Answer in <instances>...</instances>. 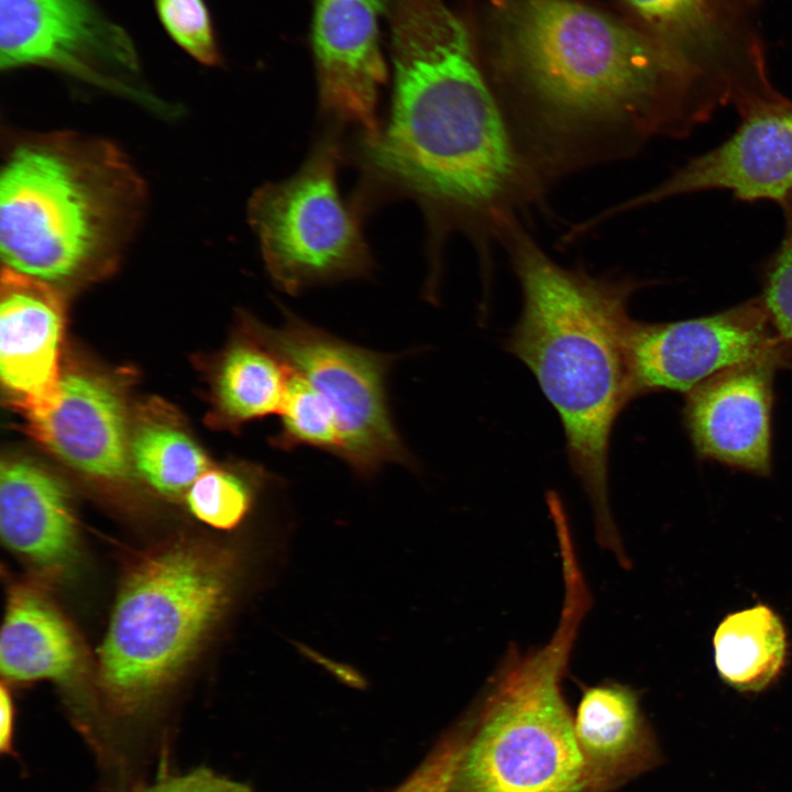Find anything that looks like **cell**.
<instances>
[{
	"label": "cell",
	"instance_id": "obj_1",
	"mask_svg": "<svg viewBox=\"0 0 792 792\" xmlns=\"http://www.w3.org/2000/svg\"><path fill=\"white\" fill-rule=\"evenodd\" d=\"M498 67L513 87L506 120L539 180L681 138L726 107L718 85L642 28L579 0H505Z\"/></svg>",
	"mask_w": 792,
	"mask_h": 792
},
{
	"label": "cell",
	"instance_id": "obj_2",
	"mask_svg": "<svg viewBox=\"0 0 792 792\" xmlns=\"http://www.w3.org/2000/svg\"><path fill=\"white\" fill-rule=\"evenodd\" d=\"M392 9L391 114L362 141L363 164L375 183L417 200L433 229L499 234L537 183L470 33L442 0H393Z\"/></svg>",
	"mask_w": 792,
	"mask_h": 792
},
{
	"label": "cell",
	"instance_id": "obj_3",
	"mask_svg": "<svg viewBox=\"0 0 792 792\" xmlns=\"http://www.w3.org/2000/svg\"><path fill=\"white\" fill-rule=\"evenodd\" d=\"M521 289V311L504 345L535 376L556 409L570 466L585 492L596 537L626 558L609 506V449L622 411L634 400L627 332L629 300L644 286L594 276L552 261L514 222L501 234Z\"/></svg>",
	"mask_w": 792,
	"mask_h": 792
},
{
	"label": "cell",
	"instance_id": "obj_4",
	"mask_svg": "<svg viewBox=\"0 0 792 792\" xmlns=\"http://www.w3.org/2000/svg\"><path fill=\"white\" fill-rule=\"evenodd\" d=\"M144 195L107 141L70 132L14 140L0 175L4 266L56 287L105 275L123 255Z\"/></svg>",
	"mask_w": 792,
	"mask_h": 792
},
{
	"label": "cell",
	"instance_id": "obj_5",
	"mask_svg": "<svg viewBox=\"0 0 792 792\" xmlns=\"http://www.w3.org/2000/svg\"><path fill=\"white\" fill-rule=\"evenodd\" d=\"M564 595L550 640L509 649L463 721L451 792H581L582 760L561 689L591 594L576 552L561 554Z\"/></svg>",
	"mask_w": 792,
	"mask_h": 792
},
{
	"label": "cell",
	"instance_id": "obj_6",
	"mask_svg": "<svg viewBox=\"0 0 792 792\" xmlns=\"http://www.w3.org/2000/svg\"><path fill=\"white\" fill-rule=\"evenodd\" d=\"M235 572L230 553L191 543L134 568L99 651V683L113 705L139 707L177 675L228 607Z\"/></svg>",
	"mask_w": 792,
	"mask_h": 792
},
{
	"label": "cell",
	"instance_id": "obj_7",
	"mask_svg": "<svg viewBox=\"0 0 792 792\" xmlns=\"http://www.w3.org/2000/svg\"><path fill=\"white\" fill-rule=\"evenodd\" d=\"M340 142L326 134L289 178L266 184L249 202V220L275 285L298 295L372 270L360 220L338 188Z\"/></svg>",
	"mask_w": 792,
	"mask_h": 792
},
{
	"label": "cell",
	"instance_id": "obj_8",
	"mask_svg": "<svg viewBox=\"0 0 792 792\" xmlns=\"http://www.w3.org/2000/svg\"><path fill=\"white\" fill-rule=\"evenodd\" d=\"M280 308L279 327L250 317L243 326L321 396L338 427L339 459L361 477L386 463L415 468L388 408L386 380L397 356L346 342Z\"/></svg>",
	"mask_w": 792,
	"mask_h": 792
},
{
	"label": "cell",
	"instance_id": "obj_9",
	"mask_svg": "<svg viewBox=\"0 0 792 792\" xmlns=\"http://www.w3.org/2000/svg\"><path fill=\"white\" fill-rule=\"evenodd\" d=\"M627 362L634 399L657 392L688 393L736 365L773 358L788 369L759 296L708 316L631 320Z\"/></svg>",
	"mask_w": 792,
	"mask_h": 792
},
{
	"label": "cell",
	"instance_id": "obj_10",
	"mask_svg": "<svg viewBox=\"0 0 792 792\" xmlns=\"http://www.w3.org/2000/svg\"><path fill=\"white\" fill-rule=\"evenodd\" d=\"M0 65L52 68L160 106L131 85L138 72L131 43L89 0H0Z\"/></svg>",
	"mask_w": 792,
	"mask_h": 792
},
{
	"label": "cell",
	"instance_id": "obj_11",
	"mask_svg": "<svg viewBox=\"0 0 792 792\" xmlns=\"http://www.w3.org/2000/svg\"><path fill=\"white\" fill-rule=\"evenodd\" d=\"M707 190L729 191L745 202L768 200L778 205L792 195L790 99L781 96L743 114L727 140L612 213Z\"/></svg>",
	"mask_w": 792,
	"mask_h": 792
},
{
	"label": "cell",
	"instance_id": "obj_12",
	"mask_svg": "<svg viewBox=\"0 0 792 792\" xmlns=\"http://www.w3.org/2000/svg\"><path fill=\"white\" fill-rule=\"evenodd\" d=\"M383 0H316L312 48L319 105L334 123L372 141L381 132L377 99L386 81L380 43Z\"/></svg>",
	"mask_w": 792,
	"mask_h": 792
},
{
	"label": "cell",
	"instance_id": "obj_13",
	"mask_svg": "<svg viewBox=\"0 0 792 792\" xmlns=\"http://www.w3.org/2000/svg\"><path fill=\"white\" fill-rule=\"evenodd\" d=\"M781 362L733 366L686 393L683 421L696 455L767 476L771 472L773 381Z\"/></svg>",
	"mask_w": 792,
	"mask_h": 792
},
{
	"label": "cell",
	"instance_id": "obj_14",
	"mask_svg": "<svg viewBox=\"0 0 792 792\" xmlns=\"http://www.w3.org/2000/svg\"><path fill=\"white\" fill-rule=\"evenodd\" d=\"M0 376L26 416L54 399L65 306L58 288L3 266L0 280Z\"/></svg>",
	"mask_w": 792,
	"mask_h": 792
},
{
	"label": "cell",
	"instance_id": "obj_15",
	"mask_svg": "<svg viewBox=\"0 0 792 792\" xmlns=\"http://www.w3.org/2000/svg\"><path fill=\"white\" fill-rule=\"evenodd\" d=\"M26 419L33 437L78 472L102 480L128 475L127 413L106 380L82 372L63 374L53 402Z\"/></svg>",
	"mask_w": 792,
	"mask_h": 792
},
{
	"label": "cell",
	"instance_id": "obj_16",
	"mask_svg": "<svg viewBox=\"0 0 792 792\" xmlns=\"http://www.w3.org/2000/svg\"><path fill=\"white\" fill-rule=\"evenodd\" d=\"M573 724L581 792H612L659 761L639 695L628 685L604 682L584 689Z\"/></svg>",
	"mask_w": 792,
	"mask_h": 792
},
{
	"label": "cell",
	"instance_id": "obj_17",
	"mask_svg": "<svg viewBox=\"0 0 792 792\" xmlns=\"http://www.w3.org/2000/svg\"><path fill=\"white\" fill-rule=\"evenodd\" d=\"M0 531L7 546L43 569H62L76 553L67 492L57 479L28 460L1 462Z\"/></svg>",
	"mask_w": 792,
	"mask_h": 792
},
{
	"label": "cell",
	"instance_id": "obj_18",
	"mask_svg": "<svg viewBox=\"0 0 792 792\" xmlns=\"http://www.w3.org/2000/svg\"><path fill=\"white\" fill-rule=\"evenodd\" d=\"M79 663L76 637L53 603L34 587L12 588L0 636L2 675L14 682H64Z\"/></svg>",
	"mask_w": 792,
	"mask_h": 792
},
{
	"label": "cell",
	"instance_id": "obj_19",
	"mask_svg": "<svg viewBox=\"0 0 792 792\" xmlns=\"http://www.w3.org/2000/svg\"><path fill=\"white\" fill-rule=\"evenodd\" d=\"M642 29L692 62L732 95L745 89L756 74L723 53V0H624Z\"/></svg>",
	"mask_w": 792,
	"mask_h": 792
},
{
	"label": "cell",
	"instance_id": "obj_20",
	"mask_svg": "<svg viewBox=\"0 0 792 792\" xmlns=\"http://www.w3.org/2000/svg\"><path fill=\"white\" fill-rule=\"evenodd\" d=\"M289 370L248 329L220 356L213 376L218 421L229 428L278 415Z\"/></svg>",
	"mask_w": 792,
	"mask_h": 792
},
{
	"label": "cell",
	"instance_id": "obj_21",
	"mask_svg": "<svg viewBox=\"0 0 792 792\" xmlns=\"http://www.w3.org/2000/svg\"><path fill=\"white\" fill-rule=\"evenodd\" d=\"M715 664L722 679L741 692H759L780 674L788 640L780 617L758 604L727 615L714 638Z\"/></svg>",
	"mask_w": 792,
	"mask_h": 792
},
{
	"label": "cell",
	"instance_id": "obj_22",
	"mask_svg": "<svg viewBox=\"0 0 792 792\" xmlns=\"http://www.w3.org/2000/svg\"><path fill=\"white\" fill-rule=\"evenodd\" d=\"M130 458L141 477L165 495L188 491L209 465L186 432L162 422H146L131 435Z\"/></svg>",
	"mask_w": 792,
	"mask_h": 792
},
{
	"label": "cell",
	"instance_id": "obj_23",
	"mask_svg": "<svg viewBox=\"0 0 792 792\" xmlns=\"http://www.w3.org/2000/svg\"><path fill=\"white\" fill-rule=\"evenodd\" d=\"M275 476L260 466L206 471L187 491L196 518L217 529L235 528Z\"/></svg>",
	"mask_w": 792,
	"mask_h": 792
},
{
	"label": "cell",
	"instance_id": "obj_24",
	"mask_svg": "<svg viewBox=\"0 0 792 792\" xmlns=\"http://www.w3.org/2000/svg\"><path fill=\"white\" fill-rule=\"evenodd\" d=\"M288 370L287 392L278 414L279 429L271 438L272 446L286 451L306 446L339 458L341 442L332 413L302 377Z\"/></svg>",
	"mask_w": 792,
	"mask_h": 792
},
{
	"label": "cell",
	"instance_id": "obj_25",
	"mask_svg": "<svg viewBox=\"0 0 792 792\" xmlns=\"http://www.w3.org/2000/svg\"><path fill=\"white\" fill-rule=\"evenodd\" d=\"M779 206L784 220L783 235L765 265L759 297L788 369H792V195Z\"/></svg>",
	"mask_w": 792,
	"mask_h": 792
},
{
	"label": "cell",
	"instance_id": "obj_26",
	"mask_svg": "<svg viewBox=\"0 0 792 792\" xmlns=\"http://www.w3.org/2000/svg\"><path fill=\"white\" fill-rule=\"evenodd\" d=\"M153 1L161 24L182 50L202 65L219 63L213 24L204 0Z\"/></svg>",
	"mask_w": 792,
	"mask_h": 792
},
{
	"label": "cell",
	"instance_id": "obj_27",
	"mask_svg": "<svg viewBox=\"0 0 792 792\" xmlns=\"http://www.w3.org/2000/svg\"><path fill=\"white\" fill-rule=\"evenodd\" d=\"M462 722L395 792H450L466 746Z\"/></svg>",
	"mask_w": 792,
	"mask_h": 792
},
{
	"label": "cell",
	"instance_id": "obj_28",
	"mask_svg": "<svg viewBox=\"0 0 792 792\" xmlns=\"http://www.w3.org/2000/svg\"><path fill=\"white\" fill-rule=\"evenodd\" d=\"M142 792H251L245 785L206 769L161 781Z\"/></svg>",
	"mask_w": 792,
	"mask_h": 792
},
{
	"label": "cell",
	"instance_id": "obj_29",
	"mask_svg": "<svg viewBox=\"0 0 792 792\" xmlns=\"http://www.w3.org/2000/svg\"><path fill=\"white\" fill-rule=\"evenodd\" d=\"M0 748L2 752H11L14 726V708L9 690L1 685L0 691Z\"/></svg>",
	"mask_w": 792,
	"mask_h": 792
},
{
	"label": "cell",
	"instance_id": "obj_30",
	"mask_svg": "<svg viewBox=\"0 0 792 792\" xmlns=\"http://www.w3.org/2000/svg\"><path fill=\"white\" fill-rule=\"evenodd\" d=\"M302 651L307 654V657L309 656L312 660H316L318 663L323 666L337 678L341 679L342 682L348 683L353 686L362 685V678L351 668H348L343 664L336 663L329 659H326L324 657L318 654L317 652H315L312 650L308 651V649H306Z\"/></svg>",
	"mask_w": 792,
	"mask_h": 792
},
{
	"label": "cell",
	"instance_id": "obj_31",
	"mask_svg": "<svg viewBox=\"0 0 792 792\" xmlns=\"http://www.w3.org/2000/svg\"><path fill=\"white\" fill-rule=\"evenodd\" d=\"M493 2H494V4H496L497 7L502 8L503 4L505 3V0H493Z\"/></svg>",
	"mask_w": 792,
	"mask_h": 792
},
{
	"label": "cell",
	"instance_id": "obj_32",
	"mask_svg": "<svg viewBox=\"0 0 792 792\" xmlns=\"http://www.w3.org/2000/svg\"><path fill=\"white\" fill-rule=\"evenodd\" d=\"M750 1H752V0H750Z\"/></svg>",
	"mask_w": 792,
	"mask_h": 792
}]
</instances>
